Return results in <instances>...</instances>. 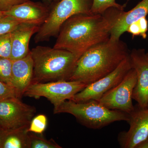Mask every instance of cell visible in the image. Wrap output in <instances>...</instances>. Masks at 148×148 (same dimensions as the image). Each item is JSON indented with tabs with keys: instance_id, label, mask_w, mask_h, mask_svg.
<instances>
[{
	"instance_id": "26",
	"label": "cell",
	"mask_w": 148,
	"mask_h": 148,
	"mask_svg": "<svg viewBox=\"0 0 148 148\" xmlns=\"http://www.w3.org/2000/svg\"><path fill=\"white\" fill-rule=\"evenodd\" d=\"M136 148H148V137L138 145Z\"/></svg>"
},
{
	"instance_id": "19",
	"label": "cell",
	"mask_w": 148,
	"mask_h": 148,
	"mask_svg": "<svg viewBox=\"0 0 148 148\" xmlns=\"http://www.w3.org/2000/svg\"><path fill=\"white\" fill-rule=\"evenodd\" d=\"M23 22L10 16L0 15V35L10 33Z\"/></svg>"
},
{
	"instance_id": "25",
	"label": "cell",
	"mask_w": 148,
	"mask_h": 148,
	"mask_svg": "<svg viewBox=\"0 0 148 148\" xmlns=\"http://www.w3.org/2000/svg\"><path fill=\"white\" fill-rule=\"evenodd\" d=\"M27 0H0V11L5 12Z\"/></svg>"
},
{
	"instance_id": "21",
	"label": "cell",
	"mask_w": 148,
	"mask_h": 148,
	"mask_svg": "<svg viewBox=\"0 0 148 148\" xmlns=\"http://www.w3.org/2000/svg\"><path fill=\"white\" fill-rule=\"evenodd\" d=\"M47 124V118L45 115H38L33 118L27 129V131L28 132L42 135L46 129Z\"/></svg>"
},
{
	"instance_id": "18",
	"label": "cell",
	"mask_w": 148,
	"mask_h": 148,
	"mask_svg": "<svg viewBox=\"0 0 148 148\" xmlns=\"http://www.w3.org/2000/svg\"><path fill=\"white\" fill-rule=\"evenodd\" d=\"M126 4L121 5L116 0H93L91 12L92 13H102L108 9L115 8L124 10Z\"/></svg>"
},
{
	"instance_id": "23",
	"label": "cell",
	"mask_w": 148,
	"mask_h": 148,
	"mask_svg": "<svg viewBox=\"0 0 148 148\" xmlns=\"http://www.w3.org/2000/svg\"><path fill=\"white\" fill-rule=\"evenodd\" d=\"M11 52V33L0 35V57L10 58Z\"/></svg>"
},
{
	"instance_id": "5",
	"label": "cell",
	"mask_w": 148,
	"mask_h": 148,
	"mask_svg": "<svg viewBox=\"0 0 148 148\" xmlns=\"http://www.w3.org/2000/svg\"><path fill=\"white\" fill-rule=\"evenodd\" d=\"M93 0H61L54 6L36 34V43L58 35L65 21L80 14L91 13Z\"/></svg>"
},
{
	"instance_id": "11",
	"label": "cell",
	"mask_w": 148,
	"mask_h": 148,
	"mask_svg": "<svg viewBox=\"0 0 148 148\" xmlns=\"http://www.w3.org/2000/svg\"><path fill=\"white\" fill-rule=\"evenodd\" d=\"M132 69L137 76V82L132 93V99L138 106L147 108L148 106V58L143 49H134L130 52Z\"/></svg>"
},
{
	"instance_id": "9",
	"label": "cell",
	"mask_w": 148,
	"mask_h": 148,
	"mask_svg": "<svg viewBox=\"0 0 148 148\" xmlns=\"http://www.w3.org/2000/svg\"><path fill=\"white\" fill-rule=\"evenodd\" d=\"M18 98L0 101V120L5 128H28L36 108L23 103Z\"/></svg>"
},
{
	"instance_id": "6",
	"label": "cell",
	"mask_w": 148,
	"mask_h": 148,
	"mask_svg": "<svg viewBox=\"0 0 148 148\" xmlns=\"http://www.w3.org/2000/svg\"><path fill=\"white\" fill-rule=\"evenodd\" d=\"M87 86L84 83L76 81L32 83L23 95L35 98L45 97L53 104L56 109L65 101L71 100Z\"/></svg>"
},
{
	"instance_id": "15",
	"label": "cell",
	"mask_w": 148,
	"mask_h": 148,
	"mask_svg": "<svg viewBox=\"0 0 148 148\" xmlns=\"http://www.w3.org/2000/svg\"><path fill=\"white\" fill-rule=\"evenodd\" d=\"M148 14V0H142L131 10L123 11L111 31L110 39L112 41L120 39L121 36L126 32L130 25L146 17Z\"/></svg>"
},
{
	"instance_id": "2",
	"label": "cell",
	"mask_w": 148,
	"mask_h": 148,
	"mask_svg": "<svg viewBox=\"0 0 148 148\" xmlns=\"http://www.w3.org/2000/svg\"><path fill=\"white\" fill-rule=\"evenodd\" d=\"M126 44L110 39L94 46L83 53L69 81L88 85L114 71L130 54Z\"/></svg>"
},
{
	"instance_id": "4",
	"label": "cell",
	"mask_w": 148,
	"mask_h": 148,
	"mask_svg": "<svg viewBox=\"0 0 148 148\" xmlns=\"http://www.w3.org/2000/svg\"><path fill=\"white\" fill-rule=\"evenodd\" d=\"M53 112L71 114L83 125L93 129H101L115 122H127L129 119V114L108 109L95 100L80 103L67 100L54 109Z\"/></svg>"
},
{
	"instance_id": "13",
	"label": "cell",
	"mask_w": 148,
	"mask_h": 148,
	"mask_svg": "<svg viewBox=\"0 0 148 148\" xmlns=\"http://www.w3.org/2000/svg\"><path fill=\"white\" fill-rule=\"evenodd\" d=\"M34 75V61L31 52L25 57L12 60V85L16 89L19 98L32 83Z\"/></svg>"
},
{
	"instance_id": "30",
	"label": "cell",
	"mask_w": 148,
	"mask_h": 148,
	"mask_svg": "<svg viewBox=\"0 0 148 148\" xmlns=\"http://www.w3.org/2000/svg\"><path fill=\"white\" fill-rule=\"evenodd\" d=\"M147 57L148 58V53H147Z\"/></svg>"
},
{
	"instance_id": "17",
	"label": "cell",
	"mask_w": 148,
	"mask_h": 148,
	"mask_svg": "<svg viewBox=\"0 0 148 148\" xmlns=\"http://www.w3.org/2000/svg\"><path fill=\"white\" fill-rule=\"evenodd\" d=\"M30 148H62L53 139L48 140L44 138L42 135L35 133L29 134Z\"/></svg>"
},
{
	"instance_id": "7",
	"label": "cell",
	"mask_w": 148,
	"mask_h": 148,
	"mask_svg": "<svg viewBox=\"0 0 148 148\" xmlns=\"http://www.w3.org/2000/svg\"><path fill=\"white\" fill-rule=\"evenodd\" d=\"M137 82L134 69L127 72L122 80L105 93L98 101L104 107L129 114L135 108L132 104V93Z\"/></svg>"
},
{
	"instance_id": "32",
	"label": "cell",
	"mask_w": 148,
	"mask_h": 148,
	"mask_svg": "<svg viewBox=\"0 0 148 148\" xmlns=\"http://www.w3.org/2000/svg\"><path fill=\"white\" fill-rule=\"evenodd\" d=\"M147 108H148V107H147Z\"/></svg>"
},
{
	"instance_id": "16",
	"label": "cell",
	"mask_w": 148,
	"mask_h": 148,
	"mask_svg": "<svg viewBox=\"0 0 148 148\" xmlns=\"http://www.w3.org/2000/svg\"><path fill=\"white\" fill-rule=\"evenodd\" d=\"M28 128H4L0 130V148H30Z\"/></svg>"
},
{
	"instance_id": "14",
	"label": "cell",
	"mask_w": 148,
	"mask_h": 148,
	"mask_svg": "<svg viewBox=\"0 0 148 148\" xmlns=\"http://www.w3.org/2000/svg\"><path fill=\"white\" fill-rule=\"evenodd\" d=\"M40 26L31 23H21L11 32L12 60L20 59L29 53L30 40L33 35L38 32Z\"/></svg>"
},
{
	"instance_id": "1",
	"label": "cell",
	"mask_w": 148,
	"mask_h": 148,
	"mask_svg": "<svg viewBox=\"0 0 148 148\" xmlns=\"http://www.w3.org/2000/svg\"><path fill=\"white\" fill-rule=\"evenodd\" d=\"M124 10L111 8L102 13L80 14L61 27L53 47L80 57L88 49L110 39L111 31Z\"/></svg>"
},
{
	"instance_id": "12",
	"label": "cell",
	"mask_w": 148,
	"mask_h": 148,
	"mask_svg": "<svg viewBox=\"0 0 148 148\" xmlns=\"http://www.w3.org/2000/svg\"><path fill=\"white\" fill-rule=\"evenodd\" d=\"M49 13V11L44 6L27 0L3 12V14L12 16L23 23L40 26L45 21Z\"/></svg>"
},
{
	"instance_id": "28",
	"label": "cell",
	"mask_w": 148,
	"mask_h": 148,
	"mask_svg": "<svg viewBox=\"0 0 148 148\" xmlns=\"http://www.w3.org/2000/svg\"><path fill=\"white\" fill-rule=\"evenodd\" d=\"M3 12L1 11H0V15H1V14H3Z\"/></svg>"
},
{
	"instance_id": "31",
	"label": "cell",
	"mask_w": 148,
	"mask_h": 148,
	"mask_svg": "<svg viewBox=\"0 0 148 148\" xmlns=\"http://www.w3.org/2000/svg\"><path fill=\"white\" fill-rule=\"evenodd\" d=\"M130 0H127V3Z\"/></svg>"
},
{
	"instance_id": "20",
	"label": "cell",
	"mask_w": 148,
	"mask_h": 148,
	"mask_svg": "<svg viewBox=\"0 0 148 148\" xmlns=\"http://www.w3.org/2000/svg\"><path fill=\"white\" fill-rule=\"evenodd\" d=\"M148 29V21L146 17H144L130 25L126 32L131 34L133 37L141 36L143 38L146 39Z\"/></svg>"
},
{
	"instance_id": "27",
	"label": "cell",
	"mask_w": 148,
	"mask_h": 148,
	"mask_svg": "<svg viewBox=\"0 0 148 148\" xmlns=\"http://www.w3.org/2000/svg\"><path fill=\"white\" fill-rule=\"evenodd\" d=\"M4 128H5L4 127L1 121L0 120V130H1V129H4Z\"/></svg>"
},
{
	"instance_id": "10",
	"label": "cell",
	"mask_w": 148,
	"mask_h": 148,
	"mask_svg": "<svg viewBox=\"0 0 148 148\" xmlns=\"http://www.w3.org/2000/svg\"><path fill=\"white\" fill-rule=\"evenodd\" d=\"M127 122L129 129L119 134V143L121 148H136L148 137V108L135 107Z\"/></svg>"
},
{
	"instance_id": "29",
	"label": "cell",
	"mask_w": 148,
	"mask_h": 148,
	"mask_svg": "<svg viewBox=\"0 0 148 148\" xmlns=\"http://www.w3.org/2000/svg\"><path fill=\"white\" fill-rule=\"evenodd\" d=\"M47 1H58V0H47Z\"/></svg>"
},
{
	"instance_id": "8",
	"label": "cell",
	"mask_w": 148,
	"mask_h": 148,
	"mask_svg": "<svg viewBox=\"0 0 148 148\" xmlns=\"http://www.w3.org/2000/svg\"><path fill=\"white\" fill-rule=\"evenodd\" d=\"M131 69L129 55L122 61L114 71L87 85L74 95L71 100L76 103L90 100L99 101L105 93L119 84Z\"/></svg>"
},
{
	"instance_id": "22",
	"label": "cell",
	"mask_w": 148,
	"mask_h": 148,
	"mask_svg": "<svg viewBox=\"0 0 148 148\" xmlns=\"http://www.w3.org/2000/svg\"><path fill=\"white\" fill-rule=\"evenodd\" d=\"M12 60L0 57V80L12 85Z\"/></svg>"
},
{
	"instance_id": "24",
	"label": "cell",
	"mask_w": 148,
	"mask_h": 148,
	"mask_svg": "<svg viewBox=\"0 0 148 148\" xmlns=\"http://www.w3.org/2000/svg\"><path fill=\"white\" fill-rule=\"evenodd\" d=\"M15 97L19 98L15 88L12 86L0 80V101Z\"/></svg>"
},
{
	"instance_id": "3",
	"label": "cell",
	"mask_w": 148,
	"mask_h": 148,
	"mask_svg": "<svg viewBox=\"0 0 148 148\" xmlns=\"http://www.w3.org/2000/svg\"><path fill=\"white\" fill-rule=\"evenodd\" d=\"M30 52L34 61L32 83L70 80L79 58L69 51L42 46Z\"/></svg>"
}]
</instances>
